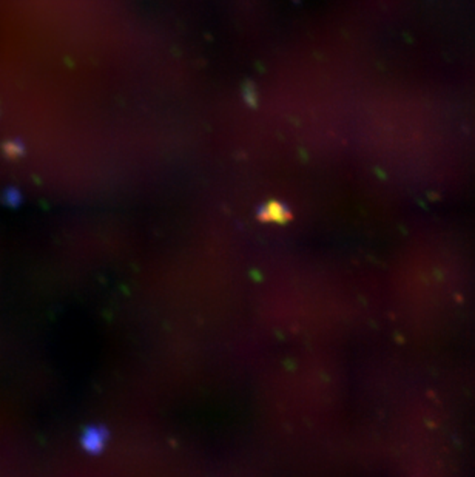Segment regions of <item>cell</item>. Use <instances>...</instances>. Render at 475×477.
Instances as JSON below:
<instances>
[{
	"label": "cell",
	"instance_id": "obj_1",
	"mask_svg": "<svg viewBox=\"0 0 475 477\" xmlns=\"http://www.w3.org/2000/svg\"><path fill=\"white\" fill-rule=\"evenodd\" d=\"M101 442H102V438L99 439V433H98V435H94V431H93V430L87 433V439H85L87 448H90V450L99 448V447H101Z\"/></svg>",
	"mask_w": 475,
	"mask_h": 477
}]
</instances>
